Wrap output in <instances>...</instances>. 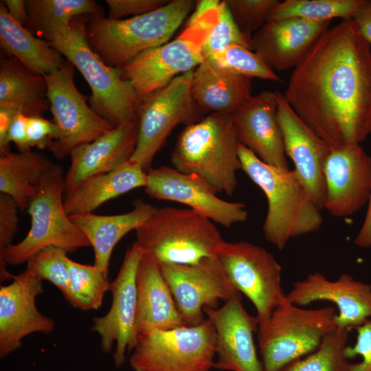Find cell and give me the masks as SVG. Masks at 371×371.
<instances>
[{"label": "cell", "mask_w": 371, "mask_h": 371, "mask_svg": "<svg viewBox=\"0 0 371 371\" xmlns=\"http://www.w3.org/2000/svg\"><path fill=\"white\" fill-rule=\"evenodd\" d=\"M0 45L9 57L17 59L30 71L45 75L65 63L63 55L45 40L37 38L10 16L0 1Z\"/></svg>", "instance_id": "cell-30"}, {"label": "cell", "mask_w": 371, "mask_h": 371, "mask_svg": "<svg viewBox=\"0 0 371 371\" xmlns=\"http://www.w3.org/2000/svg\"><path fill=\"white\" fill-rule=\"evenodd\" d=\"M351 329L337 327L327 335L316 350L278 371H352L345 350Z\"/></svg>", "instance_id": "cell-35"}, {"label": "cell", "mask_w": 371, "mask_h": 371, "mask_svg": "<svg viewBox=\"0 0 371 371\" xmlns=\"http://www.w3.org/2000/svg\"><path fill=\"white\" fill-rule=\"evenodd\" d=\"M218 0H201L185 30L170 42L147 49L120 69L139 98L170 83L176 77L193 70L206 60L204 45L217 20Z\"/></svg>", "instance_id": "cell-6"}, {"label": "cell", "mask_w": 371, "mask_h": 371, "mask_svg": "<svg viewBox=\"0 0 371 371\" xmlns=\"http://www.w3.org/2000/svg\"><path fill=\"white\" fill-rule=\"evenodd\" d=\"M49 109L50 103L44 76L30 71L14 57H1L0 110L36 117L42 116Z\"/></svg>", "instance_id": "cell-29"}, {"label": "cell", "mask_w": 371, "mask_h": 371, "mask_svg": "<svg viewBox=\"0 0 371 371\" xmlns=\"http://www.w3.org/2000/svg\"><path fill=\"white\" fill-rule=\"evenodd\" d=\"M215 330L213 368L227 371H265L254 342L258 322L244 308L240 294L219 308H203Z\"/></svg>", "instance_id": "cell-18"}, {"label": "cell", "mask_w": 371, "mask_h": 371, "mask_svg": "<svg viewBox=\"0 0 371 371\" xmlns=\"http://www.w3.org/2000/svg\"><path fill=\"white\" fill-rule=\"evenodd\" d=\"M286 299L297 306L317 301L334 303L338 309L337 327L356 329L371 319V284L346 273L335 280L320 272L310 273L293 284Z\"/></svg>", "instance_id": "cell-20"}, {"label": "cell", "mask_w": 371, "mask_h": 371, "mask_svg": "<svg viewBox=\"0 0 371 371\" xmlns=\"http://www.w3.org/2000/svg\"><path fill=\"white\" fill-rule=\"evenodd\" d=\"M160 264L185 326L203 322V308H217L219 301L240 294L217 255L194 265Z\"/></svg>", "instance_id": "cell-14"}, {"label": "cell", "mask_w": 371, "mask_h": 371, "mask_svg": "<svg viewBox=\"0 0 371 371\" xmlns=\"http://www.w3.org/2000/svg\"><path fill=\"white\" fill-rule=\"evenodd\" d=\"M352 19L361 36L371 45V0H365Z\"/></svg>", "instance_id": "cell-45"}, {"label": "cell", "mask_w": 371, "mask_h": 371, "mask_svg": "<svg viewBox=\"0 0 371 371\" xmlns=\"http://www.w3.org/2000/svg\"><path fill=\"white\" fill-rule=\"evenodd\" d=\"M337 313L333 306L307 309L286 298L267 321L258 324V348L265 370L278 371L316 350L337 328Z\"/></svg>", "instance_id": "cell-9"}, {"label": "cell", "mask_w": 371, "mask_h": 371, "mask_svg": "<svg viewBox=\"0 0 371 371\" xmlns=\"http://www.w3.org/2000/svg\"><path fill=\"white\" fill-rule=\"evenodd\" d=\"M330 24L295 17L269 21L252 35L253 49L273 70L295 68Z\"/></svg>", "instance_id": "cell-23"}, {"label": "cell", "mask_w": 371, "mask_h": 371, "mask_svg": "<svg viewBox=\"0 0 371 371\" xmlns=\"http://www.w3.org/2000/svg\"><path fill=\"white\" fill-rule=\"evenodd\" d=\"M215 341L208 319L195 326L153 330L138 336L129 365L135 371H210Z\"/></svg>", "instance_id": "cell-10"}, {"label": "cell", "mask_w": 371, "mask_h": 371, "mask_svg": "<svg viewBox=\"0 0 371 371\" xmlns=\"http://www.w3.org/2000/svg\"><path fill=\"white\" fill-rule=\"evenodd\" d=\"M193 72L183 74L166 87L139 98L137 140L130 160L146 172L175 127L187 126L204 117L192 95Z\"/></svg>", "instance_id": "cell-11"}, {"label": "cell", "mask_w": 371, "mask_h": 371, "mask_svg": "<svg viewBox=\"0 0 371 371\" xmlns=\"http://www.w3.org/2000/svg\"><path fill=\"white\" fill-rule=\"evenodd\" d=\"M240 31L251 37L267 21L277 0H225Z\"/></svg>", "instance_id": "cell-39"}, {"label": "cell", "mask_w": 371, "mask_h": 371, "mask_svg": "<svg viewBox=\"0 0 371 371\" xmlns=\"http://www.w3.org/2000/svg\"><path fill=\"white\" fill-rule=\"evenodd\" d=\"M357 339L353 346L348 345L345 353L348 359L360 355L361 362L352 363V371H371V319L356 328Z\"/></svg>", "instance_id": "cell-42"}, {"label": "cell", "mask_w": 371, "mask_h": 371, "mask_svg": "<svg viewBox=\"0 0 371 371\" xmlns=\"http://www.w3.org/2000/svg\"><path fill=\"white\" fill-rule=\"evenodd\" d=\"M146 175L144 190L151 198L183 203L225 227L248 218L244 203L220 199L215 190L197 175L165 166L150 168Z\"/></svg>", "instance_id": "cell-17"}, {"label": "cell", "mask_w": 371, "mask_h": 371, "mask_svg": "<svg viewBox=\"0 0 371 371\" xmlns=\"http://www.w3.org/2000/svg\"><path fill=\"white\" fill-rule=\"evenodd\" d=\"M167 0H106L109 9V19H122L154 11L168 3Z\"/></svg>", "instance_id": "cell-41"}, {"label": "cell", "mask_w": 371, "mask_h": 371, "mask_svg": "<svg viewBox=\"0 0 371 371\" xmlns=\"http://www.w3.org/2000/svg\"><path fill=\"white\" fill-rule=\"evenodd\" d=\"M242 170L265 193L268 208L262 225L266 240L283 250L294 238L318 231L323 217L295 170L269 165L238 144Z\"/></svg>", "instance_id": "cell-2"}, {"label": "cell", "mask_w": 371, "mask_h": 371, "mask_svg": "<svg viewBox=\"0 0 371 371\" xmlns=\"http://www.w3.org/2000/svg\"><path fill=\"white\" fill-rule=\"evenodd\" d=\"M135 232L143 251L160 263L194 265L216 256L225 242L213 221L190 208L157 207Z\"/></svg>", "instance_id": "cell-8"}, {"label": "cell", "mask_w": 371, "mask_h": 371, "mask_svg": "<svg viewBox=\"0 0 371 371\" xmlns=\"http://www.w3.org/2000/svg\"><path fill=\"white\" fill-rule=\"evenodd\" d=\"M75 67L68 60L43 75L57 135L49 148L61 159L75 148L92 142L114 127L88 105L74 82Z\"/></svg>", "instance_id": "cell-12"}, {"label": "cell", "mask_w": 371, "mask_h": 371, "mask_svg": "<svg viewBox=\"0 0 371 371\" xmlns=\"http://www.w3.org/2000/svg\"><path fill=\"white\" fill-rule=\"evenodd\" d=\"M146 172L130 159L115 169L91 177L66 191L64 205L68 215L90 213L104 203L133 189L145 187Z\"/></svg>", "instance_id": "cell-28"}, {"label": "cell", "mask_w": 371, "mask_h": 371, "mask_svg": "<svg viewBox=\"0 0 371 371\" xmlns=\"http://www.w3.org/2000/svg\"><path fill=\"white\" fill-rule=\"evenodd\" d=\"M68 251L56 246H49L41 250L30 260L33 262L43 280L56 286L66 300L69 297L70 282L67 263Z\"/></svg>", "instance_id": "cell-38"}, {"label": "cell", "mask_w": 371, "mask_h": 371, "mask_svg": "<svg viewBox=\"0 0 371 371\" xmlns=\"http://www.w3.org/2000/svg\"><path fill=\"white\" fill-rule=\"evenodd\" d=\"M207 59L240 75L251 78L255 77L278 82H283L255 52L239 45H231L224 52Z\"/></svg>", "instance_id": "cell-36"}, {"label": "cell", "mask_w": 371, "mask_h": 371, "mask_svg": "<svg viewBox=\"0 0 371 371\" xmlns=\"http://www.w3.org/2000/svg\"><path fill=\"white\" fill-rule=\"evenodd\" d=\"M276 92L286 155L293 162L294 170L312 199L322 210L326 199L323 168L332 149L297 115L284 95Z\"/></svg>", "instance_id": "cell-21"}, {"label": "cell", "mask_w": 371, "mask_h": 371, "mask_svg": "<svg viewBox=\"0 0 371 371\" xmlns=\"http://www.w3.org/2000/svg\"><path fill=\"white\" fill-rule=\"evenodd\" d=\"M87 16L76 17L68 27L43 38L82 74L91 91L90 106L98 115L114 127L137 122L140 99L121 69L106 65L91 49L85 31Z\"/></svg>", "instance_id": "cell-3"}, {"label": "cell", "mask_w": 371, "mask_h": 371, "mask_svg": "<svg viewBox=\"0 0 371 371\" xmlns=\"http://www.w3.org/2000/svg\"><path fill=\"white\" fill-rule=\"evenodd\" d=\"M284 98L332 150L371 133V45L352 19L328 28L289 78Z\"/></svg>", "instance_id": "cell-1"}, {"label": "cell", "mask_w": 371, "mask_h": 371, "mask_svg": "<svg viewBox=\"0 0 371 371\" xmlns=\"http://www.w3.org/2000/svg\"><path fill=\"white\" fill-rule=\"evenodd\" d=\"M56 135V127L53 121L42 116L27 117V136L30 148H49Z\"/></svg>", "instance_id": "cell-43"}, {"label": "cell", "mask_w": 371, "mask_h": 371, "mask_svg": "<svg viewBox=\"0 0 371 371\" xmlns=\"http://www.w3.org/2000/svg\"><path fill=\"white\" fill-rule=\"evenodd\" d=\"M217 256L236 289L253 303L258 324L286 298L282 267L265 248L246 241L224 242Z\"/></svg>", "instance_id": "cell-13"}, {"label": "cell", "mask_w": 371, "mask_h": 371, "mask_svg": "<svg viewBox=\"0 0 371 371\" xmlns=\"http://www.w3.org/2000/svg\"><path fill=\"white\" fill-rule=\"evenodd\" d=\"M194 5L192 0H172L150 12L122 19L88 15V43L106 65L121 68L142 52L167 43Z\"/></svg>", "instance_id": "cell-5"}, {"label": "cell", "mask_w": 371, "mask_h": 371, "mask_svg": "<svg viewBox=\"0 0 371 371\" xmlns=\"http://www.w3.org/2000/svg\"><path fill=\"white\" fill-rule=\"evenodd\" d=\"M54 165L45 155L31 150L1 155V193L10 196L20 210H27L43 177Z\"/></svg>", "instance_id": "cell-31"}, {"label": "cell", "mask_w": 371, "mask_h": 371, "mask_svg": "<svg viewBox=\"0 0 371 371\" xmlns=\"http://www.w3.org/2000/svg\"><path fill=\"white\" fill-rule=\"evenodd\" d=\"M251 79L207 59L193 72L192 95L203 114H232L251 96Z\"/></svg>", "instance_id": "cell-27"}, {"label": "cell", "mask_w": 371, "mask_h": 371, "mask_svg": "<svg viewBox=\"0 0 371 371\" xmlns=\"http://www.w3.org/2000/svg\"><path fill=\"white\" fill-rule=\"evenodd\" d=\"M25 27L42 38L52 31L68 27L78 16H103L102 8L93 0H28Z\"/></svg>", "instance_id": "cell-32"}, {"label": "cell", "mask_w": 371, "mask_h": 371, "mask_svg": "<svg viewBox=\"0 0 371 371\" xmlns=\"http://www.w3.org/2000/svg\"><path fill=\"white\" fill-rule=\"evenodd\" d=\"M19 209L18 205L10 196L0 194V256L12 244L18 231Z\"/></svg>", "instance_id": "cell-40"}, {"label": "cell", "mask_w": 371, "mask_h": 371, "mask_svg": "<svg viewBox=\"0 0 371 371\" xmlns=\"http://www.w3.org/2000/svg\"><path fill=\"white\" fill-rule=\"evenodd\" d=\"M137 337L153 330L184 326L173 295L162 273L160 262L144 252L136 273Z\"/></svg>", "instance_id": "cell-25"}, {"label": "cell", "mask_w": 371, "mask_h": 371, "mask_svg": "<svg viewBox=\"0 0 371 371\" xmlns=\"http://www.w3.org/2000/svg\"><path fill=\"white\" fill-rule=\"evenodd\" d=\"M367 204L368 208L364 221L354 239L355 245L361 248L371 247V194Z\"/></svg>", "instance_id": "cell-46"}, {"label": "cell", "mask_w": 371, "mask_h": 371, "mask_svg": "<svg viewBox=\"0 0 371 371\" xmlns=\"http://www.w3.org/2000/svg\"><path fill=\"white\" fill-rule=\"evenodd\" d=\"M323 172L324 208L332 216H351L368 203L371 194V157L360 144L332 150Z\"/></svg>", "instance_id": "cell-19"}, {"label": "cell", "mask_w": 371, "mask_h": 371, "mask_svg": "<svg viewBox=\"0 0 371 371\" xmlns=\"http://www.w3.org/2000/svg\"><path fill=\"white\" fill-rule=\"evenodd\" d=\"M27 116L20 113H17L13 117L5 138V148L8 152H10V142L15 144L19 152L31 150L27 136Z\"/></svg>", "instance_id": "cell-44"}, {"label": "cell", "mask_w": 371, "mask_h": 371, "mask_svg": "<svg viewBox=\"0 0 371 371\" xmlns=\"http://www.w3.org/2000/svg\"><path fill=\"white\" fill-rule=\"evenodd\" d=\"M65 190L63 168L55 164L43 177L38 193L29 204L31 227L26 236L19 243L10 245L0 256L1 282L12 280L14 276L7 269L8 265L27 262L47 247L56 246L70 252L91 246L65 211Z\"/></svg>", "instance_id": "cell-7"}, {"label": "cell", "mask_w": 371, "mask_h": 371, "mask_svg": "<svg viewBox=\"0 0 371 371\" xmlns=\"http://www.w3.org/2000/svg\"><path fill=\"white\" fill-rule=\"evenodd\" d=\"M238 143L263 162L289 169L278 117L276 92L251 95L231 114Z\"/></svg>", "instance_id": "cell-22"}, {"label": "cell", "mask_w": 371, "mask_h": 371, "mask_svg": "<svg viewBox=\"0 0 371 371\" xmlns=\"http://www.w3.org/2000/svg\"><path fill=\"white\" fill-rule=\"evenodd\" d=\"M67 263L70 276L67 300L83 311L98 309L110 289L108 273L95 265L80 264L69 258Z\"/></svg>", "instance_id": "cell-34"}, {"label": "cell", "mask_w": 371, "mask_h": 371, "mask_svg": "<svg viewBox=\"0 0 371 371\" xmlns=\"http://www.w3.org/2000/svg\"><path fill=\"white\" fill-rule=\"evenodd\" d=\"M143 253L136 241L128 248L120 269L110 284V309L104 315L93 319L92 330L99 335L102 351L110 353L115 344L113 359L117 368L125 363L126 351H133L137 342L136 273Z\"/></svg>", "instance_id": "cell-15"}, {"label": "cell", "mask_w": 371, "mask_h": 371, "mask_svg": "<svg viewBox=\"0 0 371 371\" xmlns=\"http://www.w3.org/2000/svg\"><path fill=\"white\" fill-rule=\"evenodd\" d=\"M137 134V122L124 123L92 142L73 149L65 175V190H71L88 178L111 171L128 161L135 150Z\"/></svg>", "instance_id": "cell-24"}, {"label": "cell", "mask_w": 371, "mask_h": 371, "mask_svg": "<svg viewBox=\"0 0 371 371\" xmlns=\"http://www.w3.org/2000/svg\"><path fill=\"white\" fill-rule=\"evenodd\" d=\"M365 0H285L271 9L267 21L285 18H301L315 22L335 18L352 19Z\"/></svg>", "instance_id": "cell-33"}, {"label": "cell", "mask_w": 371, "mask_h": 371, "mask_svg": "<svg viewBox=\"0 0 371 371\" xmlns=\"http://www.w3.org/2000/svg\"><path fill=\"white\" fill-rule=\"evenodd\" d=\"M131 204L133 209L121 214L98 215L90 212L69 216L93 249V265L106 273L117 243L128 232L143 225L157 208L140 199Z\"/></svg>", "instance_id": "cell-26"}, {"label": "cell", "mask_w": 371, "mask_h": 371, "mask_svg": "<svg viewBox=\"0 0 371 371\" xmlns=\"http://www.w3.org/2000/svg\"><path fill=\"white\" fill-rule=\"evenodd\" d=\"M14 275L8 285L0 287V358L4 359L21 347L22 339L34 333H51L54 319L41 314L36 297L43 291V280L33 262Z\"/></svg>", "instance_id": "cell-16"}, {"label": "cell", "mask_w": 371, "mask_h": 371, "mask_svg": "<svg viewBox=\"0 0 371 371\" xmlns=\"http://www.w3.org/2000/svg\"><path fill=\"white\" fill-rule=\"evenodd\" d=\"M2 1L10 16L25 27L28 17L26 1L3 0Z\"/></svg>", "instance_id": "cell-47"}, {"label": "cell", "mask_w": 371, "mask_h": 371, "mask_svg": "<svg viewBox=\"0 0 371 371\" xmlns=\"http://www.w3.org/2000/svg\"><path fill=\"white\" fill-rule=\"evenodd\" d=\"M218 17L207 36L204 54L206 60L233 45L253 49L251 37L243 33L236 24L225 0L218 5Z\"/></svg>", "instance_id": "cell-37"}, {"label": "cell", "mask_w": 371, "mask_h": 371, "mask_svg": "<svg viewBox=\"0 0 371 371\" xmlns=\"http://www.w3.org/2000/svg\"><path fill=\"white\" fill-rule=\"evenodd\" d=\"M238 144L231 114L212 113L180 133L171 164L182 173L200 177L217 193L232 196L242 170Z\"/></svg>", "instance_id": "cell-4"}]
</instances>
